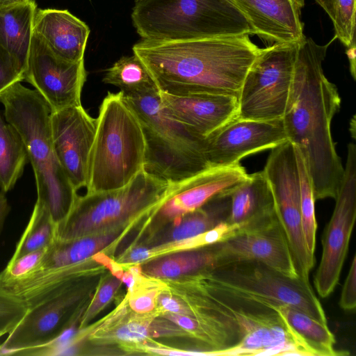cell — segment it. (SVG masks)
Wrapping results in <instances>:
<instances>
[{
  "label": "cell",
  "mask_w": 356,
  "mask_h": 356,
  "mask_svg": "<svg viewBox=\"0 0 356 356\" xmlns=\"http://www.w3.org/2000/svg\"><path fill=\"white\" fill-rule=\"evenodd\" d=\"M334 37L318 44L300 42L291 92L282 118L288 140L301 152L312 180L315 200L335 199L344 168L331 134V122L341 107L336 86L325 76L323 62Z\"/></svg>",
  "instance_id": "1"
},
{
  "label": "cell",
  "mask_w": 356,
  "mask_h": 356,
  "mask_svg": "<svg viewBox=\"0 0 356 356\" xmlns=\"http://www.w3.org/2000/svg\"><path fill=\"white\" fill-rule=\"evenodd\" d=\"M249 35L183 41L141 40L132 49L161 92L177 96L208 93L238 97L248 70L264 49Z\"/></svg>",
  "instance_id": "2"
},
{
  "label": "cell",
  "mask_w": 356,
  "mask_h": 356,
  "mask_svg": "<svg viewBox=\"0 0 356 356\" xmlns=\"http://www.w3.org/2000/svg\"><path fill=\"white\" fill-rule=\"evenodd\" d=\"M5 120L19 132L33 170L37 202L58 225L69 214L76 198L74 188L54 151L51 109L36 90L17 82L0 94Z\"/></svg>",
  "instance_id": "3"
},
{
  "label": "cell",
  "mask_w": 356,
  "mask_h": 356,
  "mask_svg": "<svg viewBox=\"0 0 356 356\" xmlns=\"http://www.w3.org/2000/svg\"><path fill=\"white\" fill-rule=\"evenodd\" d=\"M145 156V141L137 116L121 91L108 92L96 118L86 193L125 186L143 170Z\"/></svg>",
  "instance_id": "4"
},
{
  "label": "cell",
  "mask_w": 356,
  "mask_h": 356,
  "mask_svg": "<svg viewBox=\"0 0 356 356\" xmlns=\"http://www.w3.org/2000/svg\"><path fill=\"white\" fill-rule=\"evenodd\" d=\"M131 20L142 40L183 41L253 34L233 0H140Z\"/></svg>",
  "instance_id": "5"
},
{
  "label": "cell",
  "mask_w": 356,
  "mask_h": 356,
  "mask_svg": "<svg viewBox=\"0 0 356 356\" xmlns=\"http://www.w3.org/2000/svg\"><path fill=\"white\" fill-rule=\"evenodd\" d=\"M159 91L124 96L144 134L143 170L168 183L176 182L209 168L205 138L170 117L161 108Z\"/></svg>",
  "instance_id": "6"
},
{
  "label": "cell",
  "mask_w": 356,
  "mask_h": 356,
  "mask_svg": "<svg viewBox=\"0 0 356 356\" xmlns=\"http://www.w3.org/2000/svg\"><path fill=\"white\" fill-rule=\"evenodd\" d=\"M201 273L198 283L211 290L271 307L289 305L327 324L309 280L288 276L254 260L221 264Z\"/></svg>",
  "instance_id": "7"
},
{
  "label": "cell",
  "mask_w": 356,
  "mask_h": 356,
  "mask_svg": "<svg viewBox=\"0 0 356 356\" xmlns=\"http://www.w3.org/2000/svg\"><path fill=\"white\" fill-rule=\"evenodd\" d=\"M168 186V181L143 170L121 188L77 195L66 218L56 225V238L73 240L133 220L152 211Z\"/></svg>",
  "instance_id": "8"
},
{
  "label": "cell",
  "mask_w": 356,
  "mask_h": 356,
  "mask_svg": "<svg viewBox=\"0 0 356 356\" xmlns=\"http://www.w3.org/2000/svg\"><path fill=\"white\" fill-rule=\"evenodd\" d=\"M299 43L264 48L248 70L239 91L241 119H282L289 100Z\"/></svg>",
  "instance_id": "9"
},
{
  "label": "cell",
  "mask_w": 356,
  "mask_h": 356,
  "mask_svg": "<svg viewBox=\"0 0 356 356\" xmlns=\"http://www.w3.org/2000/svg\"><path fill=\"white\" fill-rule=\"evenodd\" d=\"M297 273L309 280L315 258L307 250L300 207V181L294 145L286 140L271 149L263 170Z\"/></svg>",
  "instance_id": "10"
},
{
  "label": "cell",
  "mask_w": 356,
  "mask_h": 356,
  "mask_svg": "<svg viewBox=\"0 0 356 356\" xmlns=\"http://www.w3.org/2000/svg\"><path fill=\"white\" fill-rule=\"evenodd\" d=\"M75 278L55 286L28 305L25 315L0 345L1 355H21L47 346L69 328L81 298Z\"/></svg>",
  "instance_id": "11"
},
{
  "label": "cell",
  "mask_w": 356,
  "mask_h": 356,
  "mask_svg": "<svg viewBox=\"0 0 356 356\" xmlns=\"http://www.w3.org/2000/svg\"><path fill=\"white\" fill-rule=\"evenodd\" d=\"M335 207L325 227L323 251L314 277L318 295L329 296L338 284L356 218V145H348L347 159Z\"/></svg>",
  "instance_id": "12"
},
{
  "label": "cell",
  "mask_w": 356,
  "mask_h": 356,
  "mask_svg": "<svg viewBox=\"0 0 356 356\" xmlns=\"http://www.w3.org/2000/svg\"><path fill=\"white\" fill-rule=\"evenodd\" d=\"M86 77L84 60L72 62L63 59L33 32L24 81L35 88L51 112L81 105Z\"/></svg>",
  "instance_id": "13"
},
{
  "label": "cell",
  "mask_w": 356,
  "mask_h": 356,
  "mask_svg": "<svg viewBox=\"0 0 356 356\" xmlns=\"http://www.w3.org/2000/svg\"><path fill=\"white\" fill-rule=\"evenodd\" d=\"M242 339L216 355H304L310 354L283 316L261 303H247L236 312Z\"/></svg>",
  "instance_id": "14"
},
{
  "label": "cell",
  "mask_w": 356,
  "mask_h": 356,
  "mask_svg": "<svg viewBox=\"0 0 356 356\" xmlns=\"http://www.w3.org/2000/svg\"><path fill=\"white\" fill-rule=\"evenodd\" d=\"M288 140L282 119L255 120L236 118L205 138L210 167L239 163L245 156Z\"/></svg>",
  "instance_id": "15"
},
{
  "label": "cell",
  "mask_w": 356,
  "mask_h": 356,
  "mask_svg": "<svg viewBox=\"0 0 356 356\" xmlns=\"http://www.w3.org/2000/svg\"><path fill=\"white\" fill-rule=\"evenodd\" d=\"M55 155L74 188L86 187L88 160L96 131V119L82 105L51 112Z\"/></svg>",
  "instance_id": "16"
},
{
  "label": "cell",
  "mask_w": 356,
  "mask_h": 356,
  "mask_svg": "<svg viewBox=\"0 0 356 356\" xmlns=\"http://www.w3.org/2000/svg\"><path fill=\"white\" fill-rule=\"evenodd\" d=\"M213 245L217 252L216 266L254 260L288 276H299L279 218L265 226L234 234Z\"/></svg>",
  "instance_id": "17"
},
{
  "label": "cell",
  "mask_w": 356,
  "mask_h": 356,
  "mask_svg": "<svg viewBox=\"0 0 356 356\" xmlns=\"http://www.w3.org/2000/svg\"><path fill=\"white\" fill-rule=\"evenodd\" d=\"M248 177L239 163L210 167L184 179L169 183L162 200L152 209L155 217L172 220L193 212L216 195L229 191Z\"/></svg>",
  "instance_id": "18"
},
{
  "label": "cell",
  "mask_w": 356,
  "mask_h": 356,
  "mask_svg": "<svg viewBox=\"0 0 356 356\" xmlns=\"http://www.w3.org/2000/svg\"><path fill=\"white\" fill-rule=\"evenodd\" d=\"M160 106L170 117L206 138L237 118V97L223 94L177 96L159 91Z\"/></svg>",
  "instance_id": "19"
},
{
  "label": "cell",
  "mask_w": 356,
  "mask_h": 356,
  "mask_svg": "<svg viewBox=\"0 0 356 356\" xmlns=\"http://www.w3.org/2000/svg\"><path fill=\"white\" fill-rule=\"evenodd\" d=\"M253 34L273 44L299 43L305 37L301 21L305 0H233Z\"/></svg>",
  "instance_id": "20"
},
{
  "label": "cell",
  "mask_w": 356,
  "mask_h": 356,
  "mask_svg": "<svg viewBox=\"0 0 356 356\" xmlns=\"http://www.w3.org/2000/svg\"><path fill=\"white\" fill-rule=\"evenodd\" d=\"M227 223L236 233L265 226L278 218L273 195L264 171L251 175L229 191Z\"/></svg>",
  "instance_id": "21"
},
{
  "label": "cell",
  "mask_w": 356,
  "mask_h": 356,
  "mask_svg": "<svg viewBox=\"0 0 356 356\" xmlns=\"http://www.w3.org/2000/svg\"><path fill=\"white\" fill-rule=\"evenodd\" d=\"M33 32L63 59L72 62L83 60L90 30L67 10L37 8Z\"/></svg>",
  "instance_id": "22"
},
{
  "label": "cell",
  "mask_w": 356,
  "mask_h": 356,
  "mask_svg": "<svg viewBox=\"0 0 356 356\" xmlns=\"http://www.w3.org/2000/svg\"><path fill=\"white\" fill-rule=\"evenodd\" d=\"M120 234V231L113 229L70 241L56 238L46 249L36 268L24 277L49 273L80 264L81 261L111 245Z\"/></svg>",
  "instance_id": "23"
},
{
  "label": "cell",
  "mask_w": 356,
  "mask_h": 356,
  "mask_svg": "<svg viewBox=\"0 0 356 356\" xmlns=\"http://www.w3.org/2000/svg\"><path fill=\"white\" fill-rule=\"evenodd\" d=\"M37 8L34 0L0 8V46L17 61L24 76Z\"/></svg>",
  "instance_id": "24"
},
{
  "label": "cell",
  "mask_w": 356,
  "mask_h": 356,
  "mask_svg": "<svg viewBox=\"0 0 356 356\" xmlns=\"http://www.w3.org/2000/svg\"><path fill=\"white\" fill-rule=\"evenodd\" d=\"M276 309L285 319L310 356L346 355L334 349L335 339L327 324L289 305H277Z\"/></svg>",
  "instance_id": "25"
},
{
  "label": "cell",
  "mask_w": 356,
  "mask_h": 356,
  "mask_svg": "<svg viewBox=\"0 0 356 356\" xmlns=\"http://www.w3.org/2000/svg\"><path fill=\"white\" fill-rule=\"evenodd\" d=\"M217 265L213 243L164 257L143 266V272L157 278H173L190 273L202 272Z\"/></svg>",
  "instance_id": "26"
},
{
  "label": "cell",
  "mask_w": 356,
  "mask_h": 356,
  "mask_svg": "<svg viewBox=\"0 0 356 356\" xmlns=\"http://www.w3.org/2000/svg\"><path fill=\"white\" fill-rule=\"evenodd\" d=\"M29 162L28 153L17 129L3 118L0 111V189H13Z\"/></svg>",
  "instance_id": "27"
},
{
  "label": "cell",
  "mask_w": 356,
  "mask_h": 356,
  "mask_svg": "<svg viewBox=\"0 0 356 356\" xmlns=\"http://www.w3.org/2000/svg\"><path fill=\"white\" fill-rule=\"evenodd\" d=\"M102 81L119 88L124 96L159 90L147 67L134 54L118 60L106 70Z\"/></svg>",
  "instance_id": "28"
},
{
  "label": "cell",
  "mask_w": 356,
  "mask_h": 356,
  "mask_svg": "<svg viewBox=\"0 0 356 356\" xmlns=\"http://www.w3.org/2000/svg\"><path fill=\"white\" fill-rule=\"evenodd\" d=\"M56 239V225L47 209L36 201L29 223L10 259L48 248Z\"/></svg>",
  "instance_id": "29"
},
{
  "label": "cell",
  "mask_w": 356,
  "mask_h": 356,
  "mask_svg": "<svg viewBox=\"0 0 356 356\" xmlns=\"http://www.w3.org/2000/svg\"><path fill=\"white\" fill-rule=\"evenodd\" d=\"M294 147L300 181V207L303 234L307 250L310 255L314 257L317 229L314 210L316 200L306 162L300 151L296 146Z\"/></svg>",
  "instance_id": "30"
},
{
  "label": "cell",
  "mask_w": 356,
  "mask_h": 356,
  "mask_svg": "<svg viewBox=\"0 0 356 356\" xmlns=\"http://www.w3.org/2000/svg\"><path fill=\"white\" fill-rule=\"evenodd\" d=\"M332 22L335 36L347 48L355 47L356 0H314Z\"/></svg>",
  "instance_id": "31"
},
{
  "label": "cell",
  "mask_w": 356,
  "mask_h": 356,
  "mask_svg": "<svg viewBox=\"0 0 356 356\" xmlns=\"http://www.w3.org/2000/svg\"><path fill=\"white\" fill-rule=\"evenodd\" d=\"M25 301L0 283V336L8 334L27 311Z\"/></svg>",
  "instance_id": "32"
},
{
  "label": "cell",
  "mask_w": 356,
  "mask_h": 356,
  "mask_svg": "<svg viewBox=\"0 0 356 356\" xmlns=\"http://www.w3.org/2000/svg\"><path fill=\"white\" fill-rule=\"evenodd\" d=\"M174 328H169V326L162 325L161 323L153 327L149 323L130 321L117 328L115 337L124 341L138 342L150 336L173 333Z\"/></svg>",
  "instance_id": "33"
},
{
  "label": "cell",
  "mask_w": 356,
  "mask_h": 356,
  "mask_svg": "<svg viewBox=\"0 0 356 356\" xmlns=\"http://www.w3.org/2000/svg\"><path fill=\"white\" fill-rule=\"evenodd\" d=\"M47 248L10 259L4 270L0 273V282L17 280L31 273L40 262Z\"/></svg>",
  "instance_id": "34"
},
{
  "label": "cell",
  "mask_w": 356,
  "mask_h": 356,
  "mask_svg": "<svg viewBox=\"0 0 356 356\" xmlns=\"http://www.w3.org/2000/svg\"><path fill=\"white\" fill-rule=\"evenodd\" d=\"M120 284L121 280L117 277H110L101 284L83 316L82 325L90 321L108 302Z\"/></svg>",
  "instance_id": "35"
},
{
  "label": "cell",
  "mask_w": 356,
  "mask_h": 356,
  "mask_svg": "<svg viewBox=\"0 0 356 356\" xmlns=\"http://www.w3.org/2000/svg\"><path fill=\"white\" fill-rule=\"evenodd\" d=\"M24 79V72L17 61L0 46V94L11 85Z\"/></svg>",
  "instance_id": "36"
},
{
  "label": "cell",
  "mask_w": 356,
  "mask_h": 356,
  "mask_svg": "<svg viewBox=\"0 0 356 356\" xmlns=\"http://www.w3.org/2000/svg\"><path fill=\"white\" fill-rule=\"evenodd\" d=\"M157 289L154 287L132 289L129 298V305L138 314H146L153 310L157 298Z\"/></svg>",
  "instance_id": "37"
},
{
  "label": "cell",
  "mask_w": 356,
  "mask_h": 356,
  "mask_svg": "<svg viewBox=\"0 0 356 356\" xmlns=\"http://www.w3.org/2000/svg\"><path fill=\"white\" fill-rule=\"evenodd\" d=\"M340 307L348 311L354 310L356 307V256L353 261L341 291Z\"/></svg>",
  "instance_id": "38"
},
{
  "label": "cell",
  "mask_w": 356,
  "mask_h": 356,
  "mask_svg": "<svg viewBox=\"0 0 356 356\" xmlns=\"http://www.w3.org/2000/svg\"><path fill=\"white\" fill-rule=\"evenodd\" d=\"M156 300L159 305L169 313L195 316L199 312L198 306L196 311L192 310L181 300L170 294L161 293L158 296Z\"/></svg>",
  "instance_id": "39"
},
{
  "label": "cell",
  "mask_w": 356,
  "mask_h": 356,
  "mask_svg": "<svg viewBox=\"0 0 356 356\" xmlns=\"http://www.w3.org/2000/svg\"><path fill=\"white\" fill-rule=\"evenodd\" d=\"M152 257L151 250L147 248H136L130 250L122 258V262L133 264L145 261Z\"/></svg>",
  "instance_id": "40"
},
{
  "label": "cell",
  "mask_w": 356,
  "mask_h": 356,
  "mask_svg": "<svg viewBox=\"0 0 356 356\" xmlns=\"http://www.w3.org/2000/svg\"><path fill=\"white\" fill-rule=\"evenodd\" d=\"M10 207L8 204L6 193L0 192V234L2 232L6 219L10 212Z\"/></svg>",
  "instance_id": "41"
},
{
  "label": "cell",
  "mask_w": 356,
  "mask_h": 356,
  "mask_svg": "<svg viewBox=\"0 0 356 356\" xmlns=\"http://www.w3.org/2000/svg\"><path fill=\"white\" fill-rule=\"evenodd\" d=\"M348 57L350 61V69L352 76L355 79V47L348 48Z\"/></svg>",
  "instance_id": "42"
},
{
  "label": "cell",
  "mask_w": 356,
  "mask_h": 356,
  "mask_svg": "<svg viewBox=\"0 0 356 356\" xmlns=\"http://www.w3.org/2000/svg\"><path fill=\"white\" fill-rule=\"evenodd\" d=\"M28 0H0V8L24 3Z\"/></svg>",
  "instance_id": "43"
},
{
  "label": "cell",
  "mask_w": 356,
  "mask_h": 356,
  "mask_svg": "<svg viewBox=\"0 0 356 356\" xmlns=\"http://www.w3.org/2000/svg\"><path fill=\"white\" fill-rule=\"evenodd\" d=\"M350 133L352 134V137L355 138V115H353V118L350 120Z\"/></svg>",
  "instance_id": "44"
},
{
  "label": "cell",
  "mask_w": 356,
  "mask_h": 356,
  "mask_svg": "<svg viewBox=\"0 0 356 356\" xmlns=\"http://www.w3.org/2000/svg\"><path fill=\"white\" fill-rule=\"evenodd\" d=\"M138 1H140V0H135V2Z\"/></svg>",
  "instance_id": "45"
},
{
  "label": "cell",
  "mask_w": 356,
  "mask_h": 356,
  "mask_svg": "<svg viewBox=\"0 0 356 356\" xmlns=\"http://www.w3.org/2000/svg\"><path fill=\"white\" fill-rule=\"evenodd\" d=\"M1 337L0 336V338H1Z\"/></svg>",
  "instance_id": "46"
}]
</instances>
